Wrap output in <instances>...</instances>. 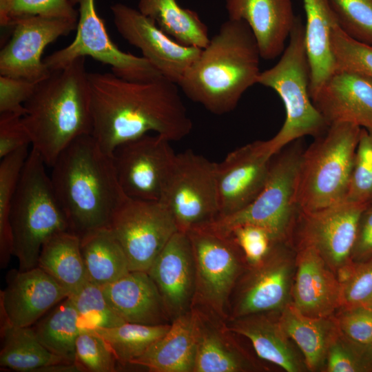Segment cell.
<instances>
[{
	"label": "cell",
	"instance_id": "obj_1",
	"mask_svg": "<svg viewBox=\"0 0 372 372\" xmlns=\"http://www.w3.org/2000/svg\"><path fill=\"white\" fill-rule=\"evenodd\" d=\"M88 81L92 136L109 155L120 145L149 132L176 141L192 130L178 85L164 77L139 82L114 73L88 72Z\"/></svg>",
	"mask_w": 372,
	"mask_h": 372
},
{
	"label": "cell",
	"instance_id": "obj_2",
	"mask_svg": "<svg viewBox=\"0 0 372 372\" xmlns=\"http://www.w3.org/2000/svg\"><path fill=\"white\" fill-rule=\"evenodd\" d=\"M51 183L70 231L79 237L108 227L127 196L118 183L112 156L92 134L72 141L52 166Z\"/></svg>",
	"mask_w": 372,
	"mask_h": 372
},
{
	"label": "cell",
	"instance_id": "obj_3",
	"mask_svg": "<svg viewBox=\"0 0 372 372\" xmlns=\"http://www.w3.org/2000/svg\"><path fill=\"white\" fill-rule=\"evenodd\" d=\"M260 58L247 23L228 19L178 85L189 99L211 113L225 114L234 110L243 94L258 83Z\"/></svg>",
	"mask_w": 372,
	"mask_h": 372
},
{
	"label": "cell",
	"instance_id": "obj_4",
	"mask_svg": "<svg viewBox=\"0 0 372 372\" xmlns=\"http://www.w3.org/2000/svg\"><path fill=\"white\" fill-rule=\"evenodd\" d=\"M22 121L32 148L52 167L77 138L92 134V115L85 57L52 71L24 103Z\"/></svg>",
	"mask_w": 372,
	"mask_h": 372
},
{
	"label": "cell",
	"instance_id": "obj_5",
	"mask_svg": "<svg viewBox=\"0 0 372 372\" xmlns=\"http://www.w3.org/2000/svg\"><path fill=\"white\" fill-rule=\"evenodd\" d=\"M45 165L40 155L32 148L12 202L13 256L18 259L19 270L37 267L44 242L58 233L70 231Z\"/></svg>",
	"mask_w": 372,
	"mask_h": 372
},
{
	"label": "cell",
	"instance_id": "obj_6",
	"mask_svg": "<svg viewBox=\"0 0 372 372\" xmlns=\"http://www.w3.org/2000/svg\"><path fill=\"white\" fill-rule=\"evenodd\" d=\"M311 71L304 43V25L298 16L280 59L260 73L258 83L273 90L282 99L286 117L269 143L275 155L305 136L315 138L329 127L315 107L309 93Z\"/></svg>",
	"mask_w": 372,
	"mask_h": 372
},
{
	"label": "cell",
	"instance_id": "obj_7",
	"mask_svg": "<svg viewBox=\"0 0 372 372\" xmlns=\"http://www.w3.org/2000/svg\"><path fill=\"white\" fill-rule=\"evenodd\" d=\"M361 129L349 123L330 125L304 149L296 192L299 211H316L345 200Z\"/></svg>",
	"mask_w": 372,
	"mask_h": 372
},
{
	"label": "cell",
	"instance_id": "obj_8",
	"mask_svg": "<svg viewBox=\"0 0 372 372\" xmlns=\"http://www.w3.org/2000/svg\"><path fill=\"white\" fill-rule=\"evenodd\" d=\"M298 139L276 154L267 181L258 196L245 208L208 224L228 235L235 227L250 224L265 229L275 242H287L296 221V192L299 167L304 149Z\"/></svg>",
	"mask_w": 372,
	"mask_h": 372
},
{
	"label": "cell",
	"instance_id": "obj_9",
	"mask_svg": "<svg viewBox=\"0 0 372 372\" xmlns=\"http://www.w3.org/2000/svg\"><path fill=\"white\" fill-rule=\"evenodd\" d=\"M195 264V291L192 308L225 320L229 297L242 271L244 256L232 236L209 225L186 232Z\"/></svg>",
	"mask_w": 372,
	"mask_h": 372
},
{
	"label": "cell",
	"instance_id": "obj_10",
	"mask_svg": "<svg viewBox=\"0 0 372 372\" xmlns=\"http://www.w3.org/2000/svg\"><path fill=\"white\" fill-rule=\"evenodd\" d=\"M70 1L79 6L76 34L71 43L43 59L51 72L90 56L110 65L112 73L127 81L148 82L164 77L145 58L125 52L114 43L96 12L94 0Z\"/></svg>",
	"mask_w": 372,
	"mask_h": 372
},
{
	"label": "cell",
	"instance_id": "obj_11",
	"mask_svg": "<svg viewBox=\"0 0 372 372\" xmlns=\"http://www.w3.org/2000/svg\"><path fill=\"white\" fill-rule=\"evenodd\" d=\"M216 165L191 149L176 154L161 201L179 231L187 232L218 217Z\"/></svg>",
	"mask_w": 372,
	"mask_h": 372
},
{
	"label": "cell",
	"instance_id": "obj_12",
	"mask_svg": "<svg viewBox=\"0 0 372 372\" xmlns=\"http://www.w3.org/2000/svg\"><path fill=\"white\" fill-rule=\"evenodd\" d=\"M108 227L123 249L130 271L147 272L178 231L172 214L163 203L129 197L115 211Z\"/></svg>",
	"mask_w": 372,
	"mask_h": 372
},
{
	"label": "cell",
	"instance_id": "obj_13",
	"mask_svg": "<svg viewBox=\"0 0 372 372\" xmlns=\"http://www.w3.org/2000/svg\"><path fill=\"white\" fill-rule=\"evenodd\" d=\"M170 142L159 134H145L113 151L117 178L127 197L161 201L176 155Z\"/></svg>",
	"mask_w": 372,
	"mask_h": 372
},
{
	"label": "cell",
	"instance_id": "obj_14",
	"mask_svg": "<svg viewBox=\"0 0 372 372\" xmlns=\"http://www.w3.org/2000/svg\"><path fill=\"white\" fill-rule=\"evenodd\" d=\"M369 204L343 200L316 211L298 210V247L315 249L338 276L353 263L358 222Z\"/></svg>",
	"mask_w": 372,
	"mask_h": 372
},
{
	"label": "cell",
	"instance_id": "obj_15",
	"mask_svg": "<svg viewBox=\"0 0 372 372\" xmlns=\"http://www.w3.org/2000/svg\"><path fill=\"white\" fill-rule=\"evenodd\" d=\"M296 255L286 242L275 243L259 264L249 267L239 282L229 320L271 311L291 302Z\"/></svg>",
	"mask_w": 372,
	"mask_h": 372
},
{
	"label": "cell",
	"instance_id": "obj_16",
	"mask_svg": "<svg viewBox=\"0 0 372 372\" xmlns=\"http://www.w3.org/2000/svg\"><path fill=\"white\" fill-rule=\"evenodd\" d=\"M77 22L41 15L17 20L10 39L0 52V75L35 83L47 78L51 71L42 59L45 48L76 29Z\"/></svg>",
	"mask_w": 372,
	"mask_h": 372
},
{
	"label": "cell",
	"instance_id": "obj_17",
	"mask_svg": "<svg viewBox=\"0 0 372 372\" xmlns=\"http://www.w3.org/2000/svg\"><path fill=\"white\" fill-rule=\"evenodd\" d=\"M110 10L121 37L138 48L165 79L178 85L202 49L178 43L138 10L121 3L114 4Z\"/></svg>",
	"mask_w": 372,
	"mask_h": 372
},
{
	"label": "cell",
	"instance_id": "obj_18",
	"mask_svg": "<svg viewBox=\"0 0 372 372\" xmlns=\"http://www.w3.org/2000/svg\"><path fill=\"white\" fill-rule=\"evenodd\" d=\"M274 156L269 141H256L229 152L216 163L218 218L248 206L262 189Z\"/></svg>",
	"mask_w": 372,
	"mask_h": 372
},
{
	"label": "cell",
	"instance_id": "obj_19",
	"mask_svg": "<svg viewBox=\"0 0 372 372\" xmlns=\"http://www.w3.org/2000/svg\"><path fill=\"white\" fill-rule=\"evenodd\" d=\"M6 288L0 292V314L12 324L31 327L52 307L69 296L68 292L39 267L12 269Z\"/></svg>",
	"mask_w": 372,
	"mask_h": 372
},
{
	"label": "cell",
	"instance_id": "obj_20",
	"mask_svg": "<svg viewBox=\"0 0 372 372\" xmlns=\"http://www.w3.org/2000/svg\"><path fill=\"white\" fill-rule=\"evenodd\" d=\"M147 273L156 284L172 320L192 309L195 291V264L186 232L176 231L154 260Z\"/></svg>",
	"mask_w": 372,
	"mask_h": 372
},
{
	"label": "cell",
	"instance_id": "obj_21",
	"mask_svg": "<svg viewBox=\"0 0 372 372\" xmlns=\"http://www.w3.org/2000/svg\"><path fill=\"white\" fill-rule=\"evenodd\" d=\"M291 303L315 318L334 316L341 307V286L335 273L309 247L297 248Z\"/></svg>",
	"mask_w": 372,
	"mask_h": 372
},
{
	"label": "cell",
	"instance_id": "obj_22",
	"mask_svg": "<svg viewBox=\"0 0 372 372\" xmlns=\"http://www.w3.org/2000/svg\"><path fill=\"white\" fill-rule=\"evenodd\" d=\"M311 100L329 126L349 123L372 128V79L364 75L335 71Z\"/></svg>",
	"mask_w": 372,
	"mask_h": 372
},
{
	"label": "cell",
	"instance_id": "obj_23",
	"mask_svg": "<svg viewBox=\"0 0 372 372\" xmlns=\"http://www.w3.org/2000/svg\"><path fill=\"white\" fill-rule=\"evenodd\" d=\"M225 7L229 19L247 23L262 59L282 54L298 17L291 0H225Z\"/></svg>",
	"mask_w": 372,
	"mask_h": 372
},
{
	"label": "cell",
	"instance_id": "obj_24",
	"mask_svg": "<svg viewBox=\"0 0 372 372\" xmlns=\"http://www.w3.org/2000/svg\"><path fill=\"white\" fill-rule=\"evenodd\" d=\"M196 349L194 372H243L256 369L248 355L230 336L220 318L197 308Z\"/></svg>",
	"mask_w": 372,
	"mask_h": 372
},
{
	"label": "cell",
	"instance_id": "obj_25",
	"mask_svg": "<svg viewBox=\"0 0 372 372\" xmlns=\"http://www.w3.org/2000/svg\"><path fill=\"white\" fill-rule=\"evenodd\" d=\"M101 288L110 306L125 322L167 324L169 318L161 295L147 271H130Z\"/></svg>",
	"mask_w": 372,
	"mask_h": 372
},
{
	"label": "cell",
	"instance_id": "obj_26",
	"mask_svg": "<svg viewBox=\"0 0 372 372\" xmlns=\"http://www.w3.org/2000/svg\"><path fill=\"white\" fill-rule=\"evenodd\" d=\"M226 325L231 333L249 339L260 358L287 372L307 369L278 319L272 320L264 313H255L231 319Z\"/></svg>",
	"mask_w": 372,
	"mask_h": 372
},
{
	"label": "cell",
	"instance_id": "obj_27",
	"mask_svg": "<svg viewBox=\"0 0 372 372\" xmlns=\"http://www.w3.org/2000/svg\"><path fill=\"white\" fill-rule=\"evenodd\" d=\"M196 349L192 309L172 320L167 333L131 364L152 372H194Z\"/></svg>",
	"mask_w": 372,
	"mask_h": 372
},
{
	"label": "cell",
	"instance_id": "obj_28",
	"mask_svg": "<svg viewBox=\"0 0 372 372\" xmlns=\"http://www.w3.org/2000/svg\"><path fill=\"white\" fill-rule=\"evenodd\" d=\"M302 1L306 15L304 43L311 71V98L335 72L331 32L338 22L329 0Z\"/></svg>",
	"mask_w": 372,
	"mask_h": 372
},
{
	"label": "cell",
	"instance_id": "obj_29",
	"mask_svg": "<svg viewBox=\"0 0 372 372\" xmlns=\"http://www.w3.org/2000/svg\"><path fill=\"white\" fill-rule=\"evenodd\" d=\"M278 320L300 350L307 369L316 371L324 369L329 347L339 331L335 316H308L290 303L280 312Z\"/></svg>",
	"mask_w": 372,
	"mask_h": 372
},
{
	"label": "cell",
	"instance_id": "obj_30",
	"mask_svg": "<svg viewBox=\"0 0 372 372\" xmlns=\"http://www.w3.org/2000/svg\"><path fill=\"white\" fill-rule=\"evenodd\" d=\"M80 244L89 282L103 287L130 271L126 254L109 227L84 234Z\"/></svg>",
	"mask_w": 372,
	"mask_h": 372
},
{
	"label": "cell",
	"instance_id": "obj_31",
	"mask_svg": "<svg viewBox=\"0 0 372 372\" xmlns=\"http://www.w3.org/2000/svg\"><path fill=\"white\" fill-rule=\"evenodd\" d=\"M37 267L54 278L69 293H75L88 280L83 260L80 237L65 231L43 245Z\"/></svg>",
	"mask_w": 372,
	"mask_h": 372
},
{
	"label": "cell",
	"instance_id": "obj_32",
	"mask_svg": "<svg viewBox=\"0 0 372 372\" xmlns=\"http://www.w3.org/2000/svg\"><path fill=\"white\" fill-rule=\"evenodd\" d=\"M0 333L1 369L34 372L43 366L70 361L47 349L39 340L31 327L15 326L2 314H0Z\"/></svg>",
	"mask_w": 372,
	"mask_h": 372
},
{
	"label": "cell",
	"instance_id": "obj_33",
	"mask_svg": "<svg viewBox=\"0 0 372 372\" xmlns=\"http://www.w3.org/2000/svg\"><path fill=\"white\" fill-rule=\"evenodd\" d=\"M138 8L182 45L203 49L209 42L208 27L197 12L181 7L176 0H139Z\"/></svg>",
	"mask_w": 372,
	"mask_h": 372
},
{
	"label": "cell",
	"instance_id": "obj_34",
	"mask_svg": "<svg viewBox=\"0 0 372 372\" xmlns=\"http://www.w3.org/2000/svg\"><path fill=\"white\" fill-rule=\"evenodd\" d=\"M32 327L41 344L52 353L75 361V344L84 328L78 312L68 296Z\"/></svg>",
	"mask_w": 372,
	"mask_h": 372
},
{
	"label": "cell",
	"instance_id": "obj_35",
	"mask_svg": "<svg viewBox=\"0 0 372 372\" xmlns=\"http://www.w3.org/2000/svg\"><path fill=\"white\" fill-rule=\"evenodd\" d=\"M170 324L148 325L125 322L109 328L95 331L109 344L118 363L121 366L131 364L141 357L157 340L168 331Z\"/></svg>",
	"mask_w": 372,
	"mask_h": 372
},
{
	"label": "cell",
	"instance_id": "obj_36",
	"mask_svg": "<svg viewBox=\"0 0 372 372\" xmlns=\"http://www.w3.org/2000/svg\"><path fill=\"white\" fill-rule=\"evenodd\" d=\"M28 147L1 158L0 163V266L5 268L13 256V238L10 223L12 199L28 156Z\"/></svg>",
	"mask_w": 372,
	"mask_h": 372
},
{
	"label": "cell",
	"instance_id": "obj_37",
	"mask_svg": "<svg viewBox=\"0 0 372 372\" xmlns=\"http://www.w3.org/2000/svg\"><path fill=\"white\" fill-rule=\"evenodd\" d=\"M69 297L85 329L113 327L126 322L110 306L99 285L87 281Z\"/></svg>",
	"mask_w": 372,
	"mask_h": 372
},
{
	"label": "cell",
	"instance_id": "obj_38",
	"mask_svg": "<svg viewBox=\"0 0 372 372\" xmlns=\"http://www.w3.org/2000/svg\"><path fill=\"white\" fill-rule=\"evenodd\" d=\"M33 15L78 21L79 12L70 0H0V24L12 26L19 19Z\"/></svg>",
	"mask_w": 372,
	"mask_h": 372
},
{
	"label": "cell",
	"instance_id": "obj_39",
	"mask_svg": "<svg viewBox=\"0 0 372 372\" xmlns=\"http://www.w3.org/2000/svg\"><path fill=\"white\" fill-rule=\"evenodd\" d=\"M331 45L335 71L353 72L372 79L371 44L351 37L337 24L332 29Z\"/></svg>",
	"mask_w": 372,
	"mask_h": 372
},
{
	"label": "cell",
	"instance_id": "obj_40",
	"mask_svg": "<svg viewBox=\"0 0 372 372\" xmlns=\"http://www.w3.org/2000/svg\"><path fill=\"white\" fill-rule=\"evenodd\" d=\"M327 372H372V349L354 342L339 330L326 358Z\"/></svg>",
	"mask_w": 372,
	"mask_h": 372
},
{
	"label": "cell",
	"instance_id": "obj_41",
	"mask_svg": "<svg viewBox=\"0 0 372 372\" xmlns=\"http://www.w3.org/2000/svg\"><path fill=\"white\" fill-rule=\"evenodd\" d=\"M344 200L372 202V134L362 127Z\"/></svg>",
	"mask_w": 372,
	"mask_h": 372
},
{
	"label": "cell",
	"instance_id": "obj_42",
	"mask_svg": "<svg viewBox=\"0 0 372 372\" xmlns=\"http://www.w3.org/2000/svg\"><path fill=\"white\" fill-rule=\"evenodd\" d=\"M338 25L351 37L372 45V0H329Z\"/></svg>",
	"mask_w": 372,
	"mask_h": 372
},
{
	"label": "cell",
	"instance_id": "obj_43",
	"mask_svg": "<svg viewBox=\"0 0 372 372\" xmlns=\"http://www.w3.org/2000/svg\"><path fill=\"white\" fill-rule=\"evenodd\" d=\"M75 362L84 372H114L118 364L107 342L91 329L83 330L77 337Z\"/></svg>",
	"mask_w": 372,
	"mask_h": 372
},
{
	"label": "cell",
	"instance_id": "obj_44",
	"mask_svg": "<svg viewBox=\"0 0 372 372\" xmlns=\"http://www.w3.org/2000/svg\"><path fill=\"white\" fill-rule=\"evenodd\" d=\"M338 278L341 286L340 308L372 307V260L353 262Z\"/></svg>",
	"mask_w": 372,
	"mask_h": 372
},
{
	"label": "cell",
	"instance_id": "obj_45",
	"mask_svg": "<svg viewBox=\"0 0 372 372\" xmlns=\"http://www.w3.org/2000/svg\"><path fill=\"white\" fill-rule=\"evenodd\" d=\"M229 234L240 248L249 267L262 262L276 243L265 229L254 225L236 226Z\"/></svg>",
	"mask_w": 372,
	"mask_h": 372
},
{
	"label": "cell",
	"instance_id": "obj_46",
	"mask_svg": "<svg viewBox=\"0 0 372 372\" xmlns=\"http://www.w3.org/2000/svg\"><path fill=\"white\" fill-rule=\"evenodd\" d=\"M335 316L340 331L351 341L372 349V307L340 308Z\"/></svg>",
	"mask_w": 372,
	"mask_h": 372
},
{
	"label": "cell",
	"instance_id": "obj_47",
	"mask_svg": "<svg viewBox=\"0 0 372 372\" xmlns=\"http://www.w3.org/2000/svg\"><path fill=\"white\" fill-rule=\"evenodd\" d=\"M37 83L21 79L0 75V113L23 116L24 103L31 96Z\"/></svg>",
	"mask_w": 372,
	"mask_h": 372
},
{
	"label": "cell",
	"instance_id": "obj_48",
	"mask_svg": "<svg viewBox=\"0 0 372 372\" xmlns=\"http://www.w3.org/2000/svg\"><path fill=\"white\" fill-rule=\"evenodd\" d=\"M32 143L31 137L22 121V116L0 113V158Z\"/></svg>",
	"mask_w": 372,
	"mask_h": 372
},
{
	"label": "cell",
	"instance_id": "obj_49",
	"mask_svg": "<svg viewBox=\"0 0 372 372\" xmlns=\"http://www.w3.org/2000/svg\"><path fill=\"white\" fill-rule=\"evenodd\" d=\"M351 260L355 263L372 260V202L365 207L360 217Z\"/></svg>",
	"mask_w": 372,
	"mask_h": 372
},
{
	"label": "cell",
	"instance_id": "obj_50",
	"mask_svg": "<svg viewBox=\"0 0 372 372\" xmlns=\"http://www.w3.org/2000/svg\"><path fill=\"white\" fill-rule=\"evenodd\" d=\"M367 130V129H366ZM372 134V128L368 130Z\"/></svg>",
	"mask_w": 372,
	"mask_h": 372
},
{
	"label": "cell",
	"instance_id": "obj_51",
	"mask_svg": "<svg viewBox=\"0 0 372 372\" xmlns=\"http://www.w3.org/2000/svg\"><path fill=\"white\" fill-rule=\"evenodd\" d=\"M371 347H372V346H371Z\"/></svg>",
	"mask_w": 372,
	"mask_h": 372
}]
</instances>
